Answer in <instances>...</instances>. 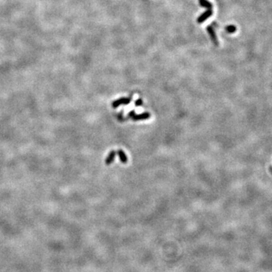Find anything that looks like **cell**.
<instances>
[{"label":"cell","mask_w":272,"mask_h":272,"mask_svg":"<svg viewBox=\"0 0 272 272\" xmlns=\"http://www.w3.org/2000/svg\"><path fill=\"white\" fill-rule=\"evenodd\" d=\"M128 117H131L133 120H135V121H137V120H147V119L150 118L151 117V114L147 112L146 113H140V114H135V112L134 111H131L129 112L128 113Z\"/></svg>","instance_id":"cell-1"},{"label":"cell","mask_w":272,"mask_h":272,"mask_svg":"<svg viewBox=\"0 0 272 272\" xmlns=\"http://www.w3.org/2000/svg\"><path fill=\"white\" fill-rule=\"evenodd\" d=\"M131 99H132L131 98H119L117 101H114V102L112 103V106H113V107L116 108V107L120 106V105H127L130 103Z\"/></svg>","instance_id":"cell-2"},{"label":"cell","mask_w":272,"mask_h":272,"mask_svg":"<svg viewBox=\"0 0 272 272\" xmlns=\"http://www.w3.org/2000/svg\"><path fill=\"white\" fill-rule=\"evenodd\" d=\"M207 32L209 33V34L210 35V37H211V39L213 40V42H214V44L215 46H218V39H217V36L215 35V33L214 29H213V27L212 26H208L207 27Z\"/></svg>","instance_id":"cell-3"},{"label":"cell","mask_w":272,"mask_h":272,"mask_svg":"<svg viewBox=\"0 0 272 272\" xmlns=\"http://www.w3.org/2000/svg\"><path fill=\"white\" fill-rule=\"evenodd\" d=\"M212 15H213V10H212V9H208L206 12H205L204 13L202 14L201 15L198 17L197 22L199 23V24H200V23H203V21H205L208 17H210Z\"/></svg>","instance_id":"cell-4"},{"label":"cell","mask_w":272,"mask_h":272,"mask_svg":"<svg viewBox=\"0 0 272 272\" xmlns=\"http://www.w3.org/2000/svg\"><path fill=\"white\" fill-rule=\"evenodd\" d=\"M115 151H111L109 153V154L107 155V157L106 160H105V162H106L107 165H110V164H111L112 162H113V160L115 159Z\"/></svg>","instance_id":"cell-5"},{"label":"cell","mask_w":272,"mask_h":272,"mask_svg":"<svg viewBox=\"0 0 272 272\" xmlns=\"http://www.w3.org/2000/svg\"><path fill=\"white\" fill-rule=\"evenodd\" d=\"M117 154L119 155V157H120V160L123 163H126L127 161H128V158H127V156L125 155V153L123 152V151H122V150H119L118 152H117Z\"/></svg>","instance_id":"cell-6"},{"label":"cell","mask_w":272,"mask_h":272,"mask_svg":"<svg viewBox=\"0 0 272 272\" xmlns=\"http://www.w3.org/2000/svg\"><path fill=\"white\" fill-rule=\"evenodd\" d=\"M199 3L200 4L202 7L206 8L207 9H213V4L210 3L209 1L207 0H199Z\"/></svg>","instance_id":"cell-7"},{"label":"cell","mask_w":272,"mask_h":272,"mask_svg":"<svg viewBox=\"0 0 272 272\" xmlns=\"http://www.w3.org/2000/svg\"><path fill=\"white\" fill-rule=\"evenodd\" d=\"M236 30H237V27L234 25L227 26V27H225V30H226L227 33H234L235 31H236Z\"/></svg>","instance_id":"cell-8"},{"label":"cell","mask_w":272,"mask_h":272,"mask_svg":"<svg viewBox=\"0 0 272 272\" xmlns=\"http://www.w3.org/2000/svg\"><path fill=\"white\" fill-rule=\"evenodd\" d=\"M135 106L139 107V106H141L143 104V102H142L141 99H138L136 102H135Z\"/></svg>","instance_id":"cell-9"}]
</instances>
